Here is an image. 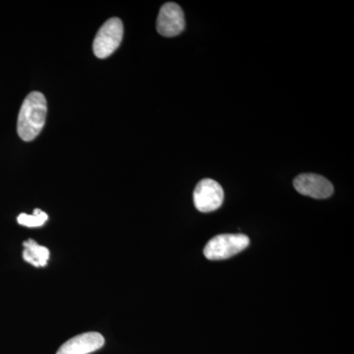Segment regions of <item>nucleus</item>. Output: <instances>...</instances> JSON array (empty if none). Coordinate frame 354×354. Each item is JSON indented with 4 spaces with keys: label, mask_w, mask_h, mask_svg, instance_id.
<instances>
[{
    "label": "nucleus",
    "mask_w": 354,
    "mask_h": 354,
    "mask_svg": "<svg viewBox=\"0 0 354 354\" xmlns=\"http://www.w3.org/2000/svg\"><path fill=\"white\" fill-rule=\"evenodd\" d=\"M249 244L250 239L243 234L216 235L205 246L204 255L208 260H225L241 253Z\"/></svg>",
    "instance_id": "f03ea898"
},
{
    "label": "nucleus",
    "mask_w": 354,
    "mask_h": 354,
    "mask_svg": "<svg viewBox=\"0 0 354 354\" xmlns=\"http://www.w3.org/2000/svg\"><path fill=\"white\" fill-rule=\"evenodd\" d=\"M123 38V24L120 18H111L102 26L93 44L95 57L106 58L118 50Z\"/></svg>",
    "instance_id": "7ed1b4c3"
},
{
    "label": "nucleus",
    "mask_w": 354,
    "mask_h": 354,
    "mask_svg": "<svg viewBox=\"0 0 354 354\" xmlns=\"http://www.w3.org/2000/svg\"><path fill=\"white\" fill-rule=\"evenodd\" d=\"M48 104L41 93L28 95L18 115L17 131L24 141H32L41 133L46 123Z\"/></svg>",
    "instance_id": "f257e3e1"
},
{
    "label": "nucleus",
    "mask_w": 354,
    "mask_h": 354,
    "mask_svg": "<svg viewBox=\"0 0 354 354\" xmlns=\"http://www.w3.org/2000/svg\"><path fill=\"white\" fill-rule=\"evenodd\" d=\"M104 346V337L100 333H84L64 342L57 354H90L99 351Z\"/></svg>",
    "instance_id": "0eeeda50"
},
{
    "label": "nucleus",
    "mask_w": 354,
    "mask_h": 354,
    "mask_svg": "<svg viewBox=\"0 0 354 354\" xmlns=\"http://www.w3.org/2000/svg\"><path fill=\"white\" fill-rule=\"evenodd\" d=\"M293 186L300 194L314 199H327L334 192V186L327 178L314 174H300L295 177Z\"/></svg>",
    "instance_id": "423d86ee"
},
{
    "label": "nucleus",
    "mask_w": 354,
    "mask_h": 354,
    "mask_svg": "<svg viewBox=\"0 0 354 354\" xmlns=\"http://www.w3.org/2000/svg\"><path fill=\"white\" fill-rule=\"evenodd\" d=\"M23 259L35 267H44L50 260V252L46 246L39 245L34 239L23 242Z\"/></svg>",
    "instance_id": "6e6552de"
},
{
    "label": "nucleus",
    "mask_w": 354,
    "mask_h": 354,
    "mask_svg": "<svg viewBox=\"0 0 354 354\" xmlns=\"http://www.w3.org/2000/svg\"><path fill=\"white\" fill-rule=\"evenodd\" d=\"M185 19L181 7L174 2H167L160 8L157 20L158 34L164 37H176L183 32Z\"/></svg>",
    "instance_id": "39448f33"
},
{
    "label": "nucleus",
    "mask_w": 354,
    "mask_h": 354,
    "mask_svg": "<svg viewBox=\"0 0 354 354\" xmlns=\"http://www.w3.org/2000/svg\"><path fill=\"white\" fill-rule=\"evenodd\" d=\"M225 193L220 183L213 179H203L193 193L195 207L202 213L216 211L223 205Z\"/></svg>",
    "instance_id": "20e7f679"
},
{
    "label": "nucleus",
    "mask_w": 354,
    "mask_h": 354,
    "mask_svg": "<svg viewBox=\"0 0 354 354\" xmlns=\"http://www.w3.org/2000/svg\"><path fill=\"white\" fill-rule=\"evenodd\" d=\"M48 220V216L46 213L39 209H35L32 215L28 214H20L18 216L17 221L21 225L27 227H43L44 223Z\"/></svg>",
    "instance_id": "1a4fd4ad"
}]
</instances>
